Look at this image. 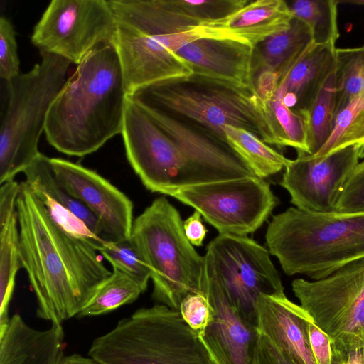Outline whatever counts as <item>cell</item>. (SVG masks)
Listing matches in <instances>:
<instances>
[{
	"label": "cell",
	"mask_w": 364,
	"mask_h": 364,
	"mask_svg": "<svg viewBox=\"0 0 364 364\" xmlns=\"http://www.w3.org/2000/svg\"><path fill=\"white\" fill-rule=\"evenodd\" d=\"M16 210L21 267L36 298V316L60 325L77 316L112 272L95 245L54 220L25 181L20 183Z\"/></svg>",
	"instance_id": "6da1fadb"
},
{
	"label": "cell",
	"mask_w": 364,
	"mask_h": 364,
	"mask_svg": "<svg viewBox=\"0 0 364 364\" xmlns=\"http://www.w3.org/2000/svg\"><path fill=\"white\" fill-rule=\"evenodd\" d=\"M128 92L116 46L102 43L77 65L48 114L44 132L58 151L90 154L122 134Z\"/></svg>",
	"instance_id": "7a4b0ae2"
},
{
	"label": "cell",
	"mask_w": 364,
	"mask_h": 364,
	"mask_svg": "<svg viewBox=\"0 0 364 364\" xmlns=\"http://www.w3.org/2000/svg\"><path fill=\"white\" fill-rule=\"evenodd\" d=\"M128 98L142 107L190 122L225 144L223 127L230 125L278 146L266 102L255 85L192 74L141 87Z\"/></svg>",
	"instance_id": "3957f363"
},
{
	"label": "cell",
	"mask_w": 364,
	"mask_h": 364,
	"mask_svg": "<svg viewBox=\"0 0 364 364\" xmlns=\"http://www.w3.org/2000/svg\"><path fill=\"white\" fill-rule=\"evenodd\" d=\"M265 238L286 274L321 279L364 259V212L289 208L272 217Z\"/></svg>",
	"instance_id": "277c9868"
},
{
	"label": "cell",
	"mask_w": 364,
	"mask_h": 364,
	"mask_svg": "<svg viewBox=\"0 0 364 364\" xmlns=\"http://www.w3.org/2000/svg\"><path fill=\"white\" fill-rule=\"evenodd\" d=\"M87 355L99 364H214L180 312L161 304L119 320Z\"/></svg>",
	"instance_id": "5b68a950"
},
{
	"label": "cell",
	"mask_w": 364,
	"mask_h": 364,
	"mask_svg": "<svg viewBox=\"0 0 364 364\" xmlns=\"http://www.w3.org/2000/svg\"><path fill=\"white\" fill-rule=\"evenodd\" d=\"M183 221L165 196L134 220L130 240L151 271L152 299L178 311L188 295L204 294V257L188 240Z\"/></svg>",
	"instance_id": "8992f818"
},
{
	"label": "cell",
	"mask_w": 364,
	"mask_h": 364,
	"mask_svg": "<svg viewBox=\"0 0 364 364\" xmlns=\"http://www.w3.org/2000/svg\"><path fill=\"white\" fill-rule=\"evenodd\" d=\"M41 60L7 82V105L0 129V184L14 180L41 154L40 136L63 87L70 62L40 53Z\"/></svg>",
	"instance_id": "52a82bcc"
},
{
	"label": "cell",
	"mask_w": 364,
	"mask_h": 364,
	"mask_svg": "<svg viewBox=\"0 0 364 364\" xmlns=\"http://www.w3.org/2000/svg\"><path fill=\"white\" fill-rule=\"evenodd\" d=\"M292 291L332 348L348 355L364 348V259L318 280H293Z\"/></svg>",
	"instance_id": "ba28073f"
},
{
	"label": "cell",
	"mask_w": 364,
	"mask_h": 364,
	"mask_svg": "<svg viewBox=\"0 0 364 364\" xmlns=\"http://www.w3.org/2000/svg\"><path fill=\"white\" fill-rule=\"evenodd\" d=\"M122 138L127 158L146 189L200 184L204 175L186 151L137 103L127 97Z\"/></svg>",
	"instance_id": "9c48e42d"
},
{
	"label": "cell",
	"mask_w": 364,
	"mask_h": 364,
	"mask_svg": "<svg viewBox=\"0 0 364 364\" xmlns=\"http://www.w3.org/2000/svg\"><path fill=\"white\" fill-rule=\"evenodd\" d=\"M164 195L193 208L219 234L236 236L255 232L277 203L269 184L256 176L178 187Z\"/></svg>",
	"instance_id": "30bf717a"
},
{
	"label": "cell",
	"mask_w": 364,
	"mask_h": 364,
	"mask_svg": "<svg viewBox=\"0 0 364 364\" xmlns=\"http://www.w3.org/2000/svg\"><path fill=\"white\" fill-rule=\"evenodd\" d=\"M269 255L268 249L247 236L219 234L203 256L237 311L255 326L259 296L284 293Z\"/></svg>",
	"instance_id": "8fae6325"
},
{
	"label": "cell",
	"mask_w": 364,
	"mask_h": 364,
	"mask_svg": "<svg viewBox=\"0 0 364 364\" xmlns=\"http://www.w3.org/2000/svg\"><path fill=\"white\" fill-rule=\"evenodd\" d=\"M117 22L108 0H52L33 28L40 53L78 65L102 43L115 45Z\"/></svg>",
	"instance_id": "7c38bea8"
},
{
	"label": "cell",
	"mask_w": 364,
	"mask_h": 364,
	"mask_svg": "<svg viewBox=\"0 0 364 364\" xmlns=\"http://www.w3.org/2000/svg\"><path fill=\"white\" fill-rule=\"evenodd\" d=\"M296 152V158L284 168L280 182L291 203L307 212L336 211L340 194L360 162V147H347L323 157Z\"/></svg>",
	"instance_id": "4fadbf2b"
},
{
	"label": "cell",
	"mask_w": 364,
	"mask_h": 364,
	"mask_svg": "<svg viewBox=\"0 0 364 364\" xmlns=\"http://www.w3.org/2000/svg\"><path fill=\"white\" fill-rule=\"evenodd\" d=\"M58 180L96 216L111 242L130 237L133 203L97 172L65 159L50 158Z\"/></svg>",
	"instance_id": "5bb4252c"
},
{
	"label": "cell",
	"mask_w": 364,
	"mask_h": 364,
	"mask_svg": "<svg viewBox=\"0 0 364 364\" xmlns=\"http://www.w3.org/2000/svg\"><path fill=\"white\" fill-rule=\"evenodd\" d=\"M204 294L213 308V318L198 336L213 363L252 364L258 330L240 314L205 261Z\"/></svg>",
	"instance_id": "9a60e30c"
},
{
	"label": "cell",
	"mask_w": 364,
	"mask_h": 364,
	"mask_svg": "<svg viewBox=\"0 0 364 364\" xmlns=\"http://www.w3.org/2000/svg\"><path fill=\"white\" fill-rule=\"evenodd\" d=\"M311 320L309 314L284 293L261 294L257 299L256 328L294 364H317L309 337Z\"/></svg>",
	"instance_id": "2e32d148"
},
{
	"label": "cell",
	"mask_w": 364,
	"mask_h": 364,
	"mask_svg": "<svg viewBox=\"0 0 364 364\" xmlns=\"http://www.w3.org/2000/svg\"><path fill=\"white\" fill-rule=\"evenodd\" d=\"M254 46L230 39L199 38L180 47L175 53L193 74L242 85H255Z\"/></svg>",
	"instance_id": "e0dca14e"
},
{
	"label": "cell",
	"mask_w": 364,
	"mask_h": 364,
	"mask_svg": "<svg viewBox=\"0 0 364 364\" xmlns=\"http://www.w3.org/2000/svg\"><path fill=\"white\" fill-rule=\"evenodd\" d=\"M39 330L14 314L0 335V364H60L64 357L62 324Z\"/></svg>",
	"instance_id": "ac0fdd59"
},
{
	"label": "cell",
	"mask_w": 364,
	"mask_h": 364,
	"mask_svg": "<svg viewBox=\"0 0 364 364\" xmlns=\"http://www.w3.org/2000/svg\"><path fill=\"white\" fill-rule=\"evenodd\" d=\"M336 46L314 43L299 60L279 75L285 87L284 104L304 116L310 109L328 78L334 73Z\"/></svg>",
	"instance_id": "d6986e66"
},
{
	"label": "cell",
	"mask_w": 364,
	"mask_h": 364,
	"mask_svg": "<svg viewBox=\"0 0 364 364\" xmlns=\"http://www.w3.org/2000/svg\"><path fill=\"white\" fill-rule=\"evenodd\" d=\"M20 183L14 180L0 188V335L8 326L9 306L17 273L22 268L19 229L16 210Z\"/></svg>",
	"instance_id": "ffe728a7"
},
{
	"label": "cell",
	"mask_w": 364,
	"mask_h": 364,
	"mask_svg": "<svg viewBox=\"0 0 364 364\" xmlns=\"http://www.w3.org/2000/svg\"><path fill=\"white\" fill-rule=\"evenodd\" d=\"M23 173L26 183L46 208H58L72 213L100 240L105 243L112 242L96 216L58 180L50 164V158L41 154Z\"/></svg>",
	"instance_id": "44dd1931"
},
{
	"label": "cell",
	"mask_w": 364,
	"mask_h": 364,
	"mask_svg": "<svg viewBox=\"0 0 364 364\" xmlns=\"http://www.w3.org/2000/svg\"><path fill=\"white\" fill-rule=\"evenodd\" d=\"M312 43L308 26L294 17L288 28L268 36L254 47L253 78L266 71L281 75L294 65Z\"/></svg>",
	"instance_id": "7402d4cb"
},
{
	"label": "cell",
	"mask_w": 364,
	"mask_h": 364,
	"mask_svg": "<svg viewBox=\"0 0 364 364\" xmlns=\"http://www.w3.org/2000/svg\"><path fill=\"white\" fill-rule=\"evenodd\" d=\"M223 131L230 149L259 178H264L279 173L290 161L246 129L227 125Z\"/></svg>",
	"instance_id": "603a6c76"
},
{
	"label": "cell",
	"mask_w": 364,
	"mask_h": 364,
	"mask_svg": "<svg viewBox=\"0 0 364 364\" xmlns=\"http://www.w3.org/2000/svg\"><path fill=\"white\" fill-rule=\"evenodd\" d=\"M145 291L133 278L113 269L112 274L96 287L77 317L109 313L132 303Z\"/></svg>",
	"instance_id": "cb8c5ba5"
},
{
	"label": "cell",
	"mask_w": 364,
	"mask_h": 364,
	"mask_svg": "<svg viewBox=\"0 0 364 364\" xmlns=\"http://www.w3.org/2000/svg\"><path fill=\"white\" fill-rule=\"evenodd\" d=\"M335 117L364 92V46L337 48L334 70Z\"/></svg>",
	"instance_id": "d4e9b609"
},
{
	"label": "cell",
	"mask_w": 364,
	"mask_h": 364,
	"mask_svg": "<svg viewBox=\"0 0 364 364\" xmlns=\"http://www.w3.org/2000/svg\"><path fill=\"white\" fill-rule=\"evenodd\" d=\"M294 18L309 28L316 45H333L339 38L338 0H296L288 4Z\"/></svg>",
	"instance_id": "484cf974"
},
{
	"label": "cell",
	"mask_w": 364,
	"mask_h": 364,
	"mask_svg": "<svg viewBox=\"0 0 364 364\" xmlns=\"http://www.w3.org/2000/svg\"><path fill=\"white\" fill-rule=\"evenodd\" d=\"M363 145L364 92L336 114L331 134L322 148L313 156L323 157L347 147H361Z\"/></svg>",
	"instance_id": "4316f807"
},
{
	"label": "cell",
	"mask_w": 364,
	"mask_h": 364,
	"mask_svg": "<svg viewBox=\"0 0 364 364\" xmlns=\"http://www.w3.org/2000/svg\"><path fill=\"white\" fill-rule=\"evenodd\" d=\"M284 91L276 87L265 102L274 127L278 146H290L309 154L306 122L302 116L289 108L283 101Z\"/></svg>",
	"instance_id": "83f0119b"
},
{
	"label": "cell",
	"mask_w": 364,
	"mask_h": 364,
	"mask_svg": "<svg viewBox=\"0 0 364 364\" xmlns=\"http://www.w3.org/2000/svg\"><path fill=\"white\" fill-rule=\"evenodd\" d=\"M334 73L328 78L309 111L303 116L309 154H316L331 134L335 119Z\"/></svg>",
	"instance_id": "f1b7e54d"
},
{
	"label": "cell",
	"mask_w": 364,
	"mask_h": 364,
	"mask_svg": "<svg viewBox=\"0 0 364 364\" xmlns=\"http://www.w3.org/2000/svg\"><path fill=\"white\" fill-rule=\"evenodd\" d=\"M288 16L293 14L287 2L284 0L249 1L245 6L229 16L208 23L221 28H240L262 25Z\"/></svg>",
	"instance_id": "f546056e"
},
{
	"label": "cell",
	"mask_w": 364,
	"mask_h": 364,
	"mask_svg": "<svg viewBox=\"0 0 364 364\" xmlns=\"http://www.w3.org/2000/svg\"><path fill=\"white\" fill-rule=\"evenodd\" d=\"M99 252L113 269L129 275L146 289L151 271L130 238L108 242Z\"/></svg>",
	"instance_id": "4dcf8cb0"
},
{
	"label": "cell",
	"mask_w": 364,
	"mask_h": 364,
	"mask_svg": "<svg viewBox=\"0 0 364 364\" xmlns=\"http://www.w3.org/2000/svg\"><path fill=\"white\" fill-rule=\"evenodd\" d=\"M248 2V0H171L177 10L200 23L226 18Z\"/></svg>",
	"instance_id": "1f68e13d"
},
{
	"label": "cell",
	"mask_w": 364,
	"mask_h": 364,
	"mask_svg": "<svg viewBox=\"0 0 364 364\" xmlns=\"http://www.w3.org/2000/svg\"><path fill=\"white\" fill-rule=\"evenodd\" d=\"M19 73V59L16 33L12 23L0 18V76L6 82Z\"/></svg>",
	"instance_id": "d6a6232c"
},
{
	"label": "cell",
	"mask_w": 364,
	"mask_h": 364,
	"mask_svg": "<svg viewBox=\"0 0 364 364\" xmlns=\"http://www.w3.org/2000/svg\"><path fill=\"white\" fill-rule=\"evenodd\" d=\"M182 318L198 336L201 335L213 318V308L202 294L187 296L181 303L179 310Z\"/></svg>",
	"instance_id": "836d02e7"
},
{
	"label": "cell",
	"mask_w": 364,
	"mask_h": 364,
	"mask_svg": "<svg viewBox=\"0 0 364 364\" xmlns=\"http://www.w3.org/2000/svg\"><path fill=\"white\" fill-rule=\"evenodd\" d=\"M336 211L364 212V161L358 163L348 178L340 194Z\"/></svg>",
	"instance_id": "e575fe53"
},
{
	"label": "cell",
	"mask_w": 364,
	"mask_h": 364,
	"mask_svg": "<svg viewBox=\"0 0 364 364\" xmlns=\"http://www.w3.org/2000/svg\"><path fill=\"white\" fill-rule=\"evenodd\" d=\"M252 364L294 363L267 336L259 332Z\"/></svg>",
	"instance_id": "d590c367"
},
{
	"label": "cell",
	"mask_w": 364,
	"mask_h": 364,
	"mask_svg": "<svg viewBox=\"0 0 364 364\" xmlns=\"http://www.w3.org/2000/svg\"><path fill=\"white\" fill-rule=\"evenodd\" d=\"M309 337L317 364H331L333 355L331 341L312 320L309 323Z\"/></svg>",
	"instance_id": "8d00e7d4"
},
{
	"label": "cell",
	"mask_w": 364,
	"mask_h": 364,
	"mask_svg": "<svg viewBox=\"0 0 364 364\" xmlns=\"http://www.w3.org/2000/svg\"><path fill=\"white\" fill-rule=\"evenodd\" d=\"M201 215L195 210L186 220L183 221V230L188 240L194 246L203 245L207 230L204 226Z\"/></svg>",
	"instance_id": "74e56055"
},
{
	"label": "cell",
	"mask_w": 364,
	"mask_h": 364,
	"mask_svg": "<svg viewBox=\"0 0 364 364\" xmlns=\"http://www.w3.org/2000/svg\"><path fill=\"white\" fill-rule=\"evenodd\" d=\"M60 364H99L92 358L77 353L64 355Z\"/></svg>",
	"instance_id": "f35d334b"
},
{
	"label": "cell",
	"mask_w": 364,
	"mask_h": 364,
	"mask_svg": "<svg viewBox=\"0 0 364 364\" xmlns=\"http://www.w3.org/2000/svg\"><path fill=\"white\" fill-rule=\"evenodd\" d=\"M347 364H364V348H360L347 355Z\"/></svg>",
	"instance_id": "ab89813d"
},
{
	"label": "cell",
	"mask_w": 364,
	"mask_h": 364,
	"mask_svg": "<svg viewBox=\"0 0 364 364\" xmlns=\"http://www.w3.org/2000/svg\"><path fill=\"white\" fill-rule=\"evenodd\" d=\"M333 355L331 364H347V355L340 353L332 348Z\"/></svg>",
	"instance_id": "60d3db41"
},
{
	"label": "cell",
	"mask_w": 364,
	"mask_h": 364,
	"mask_svg": "<svg viewBox=\"0 0 364 364\" xmlns=\"http://www.w3.org/2000/svg\"><path fill=\"white\" fill-rule=\"evenodd\" d=\"M338 3L339 4H351L355 5H359L364 6V0H338Z\"/></svg>",
	"instance_id": "b9f144b4"
},
{
	"label": "cell",
	"mask_w": 364,
	"mask_h": 364,
	"mask_svg": "<svg viewBox=\"0 0 364 364\" xmlns=\"http://www.w3.org/2000/svg\"><path fill=\"white\" fill-rule=\"evenodd\" d=\"M364 158V145L360 147V159Z\"/></svg>",
	"instance_id": "7bdbcfd3"
}]
</instances>
